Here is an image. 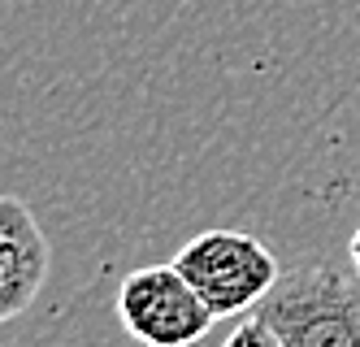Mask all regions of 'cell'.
<instances>
[{
	"label": "cell",
	"instance_id": "obj_1",
	"mask_svg": "<svg viewBox=\"0 0 360 347\" xmlns=\"http://www.w3.org/2000/svg\"><path fill=\"white\" fill-rule=\"evenodd\" d=\"M256 317L287 347H360V274L339 265L287 270Z\"/></svg>",
	"mask_w": 360,
	"mask_h": 347
},
{
	"label": "cell",
	"instance_id": "obj_2",
	"mask_svg": "<svg viewBox=\"0 0 360 347\" xmlns=\"http://www.w3.org/2000/svg\"><path fill=\"white\" fill-rule=\"evenodd\" d=\"M174 265L187 274V282L200 291V300L209 304L217 322L256 313V304L282 278L274 252L256 234H243V230H204L191 244H183Z\"/></svg>",
	"mask_w": 360,
	"mask_h": 347
},
{
	"label": "cell",
	"instance_id": "obj_3",
	"mask_svg": "<svg viewBox=\"0 0 360 347\" xmlns=\"http://www.w3.org/2000/svg\"><path fill=\"white\" fill-rule=\"evenodd\" d=\"M117 317L143 347H195L217 317L178 265H143L117 286Z\"/></svg>",
	"mask_w": 360,
	"mask_h": 347
},
{
	"label": "cell",
	"instance_id": "obj_4",
	"mask_svg": "<svg viewBox=\"0 0 360 347\" xmlns=\"http://www.w3.org/2000/svg\"><path fill=\"white\" fill-rule=\"evenodd\" d=\"M48 278V239L27 200H0V317H22Z\"/></svg>",
	"mask_w": 360,
	"mask_h": 347
},
{
	"label": "cell",
	"instance_id": "obj_5",
	"mask_svg": "<svg viewBox=\"0 0 360 347\" xmlns=\"http://www.w3.org/2000/svg\"><path fill=\"white\" fill-rule=\"evenodd\" d=\"M221 347H287V343H282V339H278V334L261 322V317L252 313L248 322H239L235 330L226 334V343H221Z\"/></svg>",
	"mask_w": 360,
	"mask_h": 347
},
{
	"label": "cell",
	"instance_id": "obj_6",
	"mask_svg": "<svg viewBox=\"0 0 360 347\" xmlns=\"http://www.w3.org/2000/svg\"><path fill=\"white\" fill-rule=\"evenodd\" d=\"M347 252H352V265H356V274H360V226L352 230V244H347Z\"/></svg>",
	"mask_w": 360,
	"mask_h": 347
}]
</instances>
